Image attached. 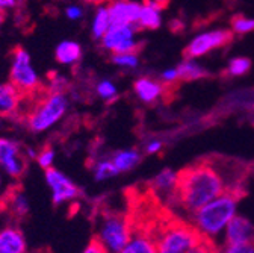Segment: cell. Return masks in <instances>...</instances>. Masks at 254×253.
<instances>
[{
	"label": "cell",
	"mask_w": 254,
	"mask_h": 253,
	"mask_svg": "<svg viewBox=\"0 0 254 253\" xmlns=\"http://www.w3.org/2000/svg\"><path fill=\"white\" fill-rule=\"evenodd\" d=\"M247 177L248 169L238 161L221 156L201 158L179 171L174 206L192 215L226 191L247 193Z\"/></svg>",
	"instance_id": "cell-1"
},
{
	"label": "cell",
	"mask_w": 254,
	"mask_h": 253,
	"mask_svg": "<svg viewBox=\"0 0 254 253\" xmlns=\"http://www.w3.org/2000/svg\"><path fill=\"white\" fill-rule=\"evenodd\" d=\"M244 196L242 191L222 193L190 215V223L203 238L216 243V238L224 235L227 225L238 214V203Z\"/></svg>",
	"instance_id": "cell-2"
},
{
	"label": "cell",
	"mask_w": 254,
	"mask_h": 253,
	"mask_svg": "<svg viewBox=\"0 0 254 253\" xmlns=\"http://www.w3.org/2000/svg\"><path fill=\"white\" fill-rule=\"evenodd\" d=\"M71 109V96L68 92L46 91L23 115V124L32 135H44L65 120Z\"/></svg>",
	"instance_id": "cell-3"
},
{
	"label": "cell",
	"mask_w": 254,
	"mask_h": 253,
	"mask_svg": "<svg viewBox=\"0 0 254 253\" xmlns=\"http://www.w3.org/2000/svg\"><path fill=\"white\" fill-rule=\"evenodd\" d=\"M133 232V218L121 211L106 209L95 218L94 240L108 253H120Z\"/></svg>",
	"instance_id": "cell-4"
},
{
	"label": "cell",
	"mask_w": 254,
	"mask_h": 253,
	"mask_svg": "<svg viewBox=\"0 0 254 253\" xmlns=\"http://www.w3.org/2000/svg\"><path fill=\"white\" fill-rule=\"evenodd\" d=\"M203 237L186 220L164 215L159 225L157 253H188Z\"/></svg>",
	"instance_id": "cell-5"
},
{
	"label": "cell",
	"mask_w": 254,
	"mask_h": 253,
	"mask_svg": "<svg viewBox=\"0 0 254 253\" xmlns=\"http://www.w3.org/2000/svg\"><path fill=\"white\" fill-rule=\"evenodd\" d=\"M8 81L21 91L23 96H34L43 86V79L32 62V56L23 46H17L11 52Z\"/></svg>",
	"instance_id": "cell-6"
},
{
	"label": "cell",
	"mask_w": 254,
	"mask_h": 253,
	"mask_svg": "<svg viewBox=\"0 0 254 253\" xmlns=\"http://www.w3.org/2000/svg\"><path fill=\"white\" fill-rule=\"evenodd\" d=\"M29 161L24 146L14 137L0 135V173L5 179L20 180L27 171Z\"/></svg>",
	"instance_id": "cell-7"
},
{
	"label": "cell",
	"mask_w": 254,
	"mask_h": 253,
	"mask_svg": "<svg viewBox=\"0 0 254 253\" xmlns=\"http://www.w3.org/2000/svg\"><path fill=\"white\" fill-rule=\"evenodd\" d=\"M44 182L50 191V200L55 206H64L77 202L82 197V189L61 169H49L44 171Z\"/></svg>",
	"instance_id": "cell-8"
},
{
	"label": "cell",
	"mask_w": 254,
	"mask_h": 253,
	"mask_svg": "<svg viewBox=\"0 0 254 253\" xmlns=\"http://www.w3.org/2000/svg\"><path fill=\"white\" fill-rule=\"evenodd\" d=\"M139 32L141 29L138 27V24H112L106 35L99 41L100 49L108 52L109 55L139 52Z\"/></svg>",
	"instance_id": "cell-9"
},
{
	"label": "cell",
	"mask_w": 254,
	"mask_h": 253,
	"mask_svg": "<svg viewBox=\"0 0 254 253\" xmlns=\"http://www.w3.org/2000/svg\"><path fill=\"white\" fill-rule=\"evenodd\" d=\"M235 34L232 29H209L204 32L195 35L192 40L188 43V46L183 50L185 58L197 59L201 58L213 50H218L221 47H226L233 41Z\"/></svg>",
	"instance_id": "cell-10"
},
{
	"label": "cell",
	"mask_w": 254,
	"mask_h": 253,
	"mask_svg": "<svg viewBox=\"0 0 254 253\" xmlns=\"http://www.w3.org/2000/svg\"><path fill=\"white\" fill-rule=\"evenodd\" d=\"M162 217L164 215H157L153 223L144 221V223L138 225L133 221L132 237L120 253H157L156 237Z\"/></svg>",
	"instance_id": "cell-11"
},
{
	"label": "cell",
	"mask_w": 254,
	"mask_h": 253,
	"mask_svg": "<svg viewBox=\"0 0 254 253\" xmlns=\"http://www.w3.org/2000/svg\"><path fill=\"white\" fill-rule=\"evenodd\" d=\"M177 183H179V173H176L171 169H164L151 179L148 186L151 189V193L157 197V200H162L167 205L174 206Z\"/></svg>",
	"instance_id": "cell-12"
},
{
	"label": "cell",
	"mask_w": 254,
	"mask_h": 253,
	"mask_svg": "<svg viewBox=\"0 0 254 253\" xmlns=\"http://www.w3.org/2000/svg\"><path fill=\"white\" fill-rule=\"evenodd\" d=\"M106 5L112 24H138L142 2H138V0H109Z\"/></svg>",
	"instance_id": "cell-13"
},
{
	"label": "cell",
	"mask_w": 254,
	"mask_h": 253,
	"mask_svg": "<svg viewBox=\"0 0 254 253\" xmlns=\"http://www.w3.org/2000/svg\"><path fill=\"white\" fill-rule=\"evenodd\" d=\"M21 91L9 81H0V115L6 118H21Z\"/></svg>",
	"instance_id": "cell-14"
},
{
	"label": "cell",
	"mask_w": 254,
	"mask_h": 253,
	"mask_svg": "<svg viewBox=\"0 0 254 253\" xmlns=\"http://www.w3.org/2000/svg\"><path fill=\"white\" fill-rule=\"evenodd\" d=\"M29 244L23 229L11 221L0 226V253H27Z\"/></svg>",
	"instance_id": "cell-15"
},
{
	"label": "cell",
	"mask_w": 254,
	"mask_h": 253,
	"mask_svg": "<svg viewBox=\"0 0 254 253\" xmlns=\"http://www.w3.org/2000/svg\"><path fill=\"white\" fill-rule=\"evenodd\" d=\"M53 56L58 66L62 67H76L83 59V47L76 40H61L53 50Z\"/></svg>",
	"instance_id": "cell-16"
},
{
	"label": "cell",
	"mask_w": 254,
	"mask_h": 253,
	"mask_svg": "<svg viewBox=\"0 0 254 253\" xmlns=\"http://www.w3.org/2000/svg\"><path fill=\"white\" fill-rule=\"evenodd\" d=\"M254 238V223L245 215L236 214L224 231V246L238 244Z\"/></svg>",
	"instance_id": "cell-17"
},
{
	"label": "cell",
	"mask_w": 254,
	"mask_h": 253,
	"mask_svg": "<svg viewBox=\"0 0 254 253\" xmlns=\"http://www.w3.org/2000/svg\"><path fill=\"white\" fill-rule=\"evenodd\" d=\"M133 94L139 102L145 105H153L162 97L164 85L159 82V79H154L151 76H141L133 82Z\"/></svg>",
	"instance_id": "cell-18"
},
{
	"label": "cell",
	"mask_w": 254,
	"mask_h": 253,
	"mask_svg": "<svg viewBox=\"0 0 254 253\" xmlns=\"http://www.w3.org/2000/svg\"><path fill=\"white\" fill-rule=\"evenodd\" d=\"M3 206L12 220H23L30 214V200L26 191L14 188L3 196Z\"/></svg>",
	"instance_id": "cell-19"
},
{
	"label": "cell",
	"mask_w": 254,
	"mask_h": 253,
	"mask_svg": "<svg viewBox=\"0 0 254 253\" xmlns=\"http://www.w3.org/2000/svg\"><path fill=\"white\" fill-rule=\"evenodd\" d=\"M112 21H111V15L108 11V5L106 3H100L95 5L91 20H89V37L94 41H100L106 32L111 29Z\"/></svg>",
	"instance_id": "cell-20"
},
{
	"label": "cell",
	"mask_w": 254,
	"mask_h": 253,
	"mask_svg": "<svg viewBox=\"0 0 254 253\" xmlns=\"http://www.w3.org/2000/svg\"><path fill=\"white\" fill-rule=\"evenodd\" d=\"M164 6L153 2V0H144L141 15L138 20V27L141 30H156L162 24V12Z\"/></svg>",
	"instance_id": "cell-21"
},
{
	"label": "cell",
	"mask_w": 254,
	"mask_h": 253,
	"mask_svg": "<svg viewBox=\"0 0 254 253\" xmlns=\"http://www.w3.org/2000/svg\"><path fill=\"white\" fill-rule=\"evenodd\" d=\"M109 156L120 174L135 170L142 161V153L138 149H120L112 152Z\"/></svg>",
	"instance_id": "cell-22"
},
{
	"label": "cell",
	"mask_w": 254,
	"mask_h": 253,
	"mask_svg": "<svg viewBox=\"0 0 254 253\" xmlns=\"http://www.w3.org/2000/svg\"><path fill=\"white\" fill-rule=\"evenodd\" d=\"M89 171L92 174V179L95 182H106L120 173L117 171L114 163L111 161V156H95L94 160L89 163Z\"/></svg>",
	"instance_id": "cell-23"
},
{
	"label": "cell",
	"mask_w": 254,
	"mask_h": 253,
	"mask_svg": "<svg viewBox=\"0 0 254 253\" xmlns=\"http://www.w3.org/2000/svg\"><path fill=\"white\" fill-rule=\"evenodd\" d=\"M177 70L182 82L198 81L209 76V70L204 66H201L197 59H190V58H185L180 64H177Z\"/></svg>",
	"instance_id": "cell-24"
},
{
	"label": "cell",
	"mask_w": 254,
	"mask_h": 253,
	"mask_svg": "<svg viewBox=\"0 0 254 253\" xmlns=\"http://www.w3.org/2000/svg\"><path fill=\"white\" fill-rule=\"evenodd\" d=\"M94 94L99 100H102L106 105L114 103L120 97V89L117 86V82L112 78H99L92 85Z\"/></svg>",
	"instance_id": "cell-25"
},
{
	"label": "cell",
	"mask_w": 254,
	"mask_h": 253,
	"mask_svg": "<svg viewBox=\"0 0 254 253\" xmlns=\"http://www.w3.org/2000/svg\"><path fill=\"white\" fill-rule=\"evenodd\" d=\"M109 62L121 72H135L141 66V56L139 52L117 53L109 56Z\"/></svg>",
	"instance_id": "cell-26"
},
{
	"label": "cell",
	"mask_w": 254,
	"mask_h": 253,
	"mask_svg": "<svg viewBox=\"0 0 254 253\" xmlns=\"http://www.w3.org/2000/svg\"><path fill=\"white\" fill-rule=\"evenodd\" d=\"M253 67V62L248 56H235L229 61L226 67V73L230 78H241L247 75Z\"/></svg>",
	"instance_id": "cell-27"
},
{
	"label": "cell",
	"mask_w": 254,
	"mask_h": 253,
	"mask_svg": "<svg viewBox=\"0 0 254 253\" xmlns=\"http://www.w3.org/2000/svg\"><path fill=\"white\" fill-rule=\"evenodd\" d=\"M62 14L71 23H80L86 17V6L79 0H70L62 8Z\"/></svg>",
	"instance_id": "cell-28"
},
{
	"label": "cell",
	"mask_w": 254,
	"mask_h": 253,
	"mask_svg": "<svg viewBox=\"0 0 254 253\" xmlns=\"http://www.w3.org/2000/svg\"><path fill=\"white\" fill-rule=\"evenodd\" d=\"M46 91H50V92H68L70 94L71 92V82L65 75L53 72L49 76Z\"/></svg>",
	"instance_id": "cell-29"
},
{
	"label": "cell",
	"mask_w": 254,
	"mask_h": 253,
	"mask_svg": "<svg viewBox=\"0 0 254 253\" xmlns=\"http://www.w3.org/2000/svg\"><path fill=\"white\" fill-rule=\"evenodd\" d=\"M56 156H58L56 149H55L52 144H47V146H44V147L38 149V155H37L35 163L38 164V167H40V169H43V170L46 171V170H49V169H53V167H55Z\"/></svg>",
	"instance_id": "cell-30"
},
{
	"label": "cell",
	"mask_w": 254,
	"mask_h": 253,
	"mask_svg": "<svg viewBox=\"0 0 254 253\" xmlns=\"http://www.w3.org/2000/svg\"><path fill=\"white\" fill-rule=\"evenodd\" d=\"M232 32L236 35H247L250 32H254V18L238 14L230 20Z\"/></svg>",
	"instance_id": "cell-31"
},
{
	"label": "cell",
	"mask_w": 254,
	"mask_h": 253,
	"mask_svg": "<svg viewBox=\"0 0 254 253\" xmlns=\"http://www.w3.org/2000/svg\"><path fill=\"white\" fill-rule=\"evenodd\" d=\"M219 253H254V238L238 244H226L221 247Z\"/></svg>",
	"instance_id": "cell-32"
},
{
	"label": "cell",
	"mask_w": 254,
	"mask_h": 253,
	"mask_svg": "<svg viewBox=\"0 0 254 253\" xmlns=\"http://www.w3.org/2000/svg\"><path fill=\"white\" fill-rule=\"evenodd\" d=\"M219 250H221V247H218V244L215 241L201 238L188 253H219Z\"/></svg>",
	"instance_id": "cell-33"
},
{
	"label": "cell",
	"mask_w": 254,
	"mask_h": 253,
	"mask_svg": "<svg viewBox=\"0 0 254 253\" xmlns=\"http://www.w3.org/2000/svg\"><path fill=\"white\" fill-rule=\"evenodd\" d=\"M159 82H161L164 86H167V85H173V84H177V82H180V76H179L177 66H176V67H168V69H164L161 73H159Z\"/></svg>",
	"instance_id": "cell-34"
},
{
	"label": "cell",
	"mask_w": 254,
	"mask_h": 253,
	"mask_svg": "<svg viewBox=\"0 0 254 253\" xmlns=\"http://www.w3.org/2000/svg\"><path fill=\"white\" fill-rule=\"evenodd\" d=\"M23 5V0H0V12H17Z\"/></svg>",
	"instance_id": "cell-35"
},
{
	"label": "cell",
	"mask_w": 254,
	"mask_h": 253,
	"mask_svg": "<svg viewBox=\"0 0 254 253\" xmlns=\"http://www.w3.org/2000/svg\"><path fill=\"white\" fill-rule=\"evenodd\" d=\"M162 149H164V141L157 138H151L144 144V152L147 155H157L162 152Z\"/></svg>",
	"instance_id": "cell-36"
},
{
	"label": "cell",
	"mask_w": 254,
	"mask_h": 253,
	"mask_svg": "<svg viewBox=\"0 0 254 253\" xmlns=\"http://www.w3.org/2000/svg\"><path fill=\"white\" fill-rule=\"evenodd\" d=\"M80 253H108L105 250V247L99 243V241H95V240H91L83 249Z\"/></svg>",
	"instance_id": "cell-37"
},
{
	"label": "cell",
	"mask_w": 254,
	"mask_h": 253,
	"mask_svg": "<svg viewBox=\"0 0 254 253\" xmlns=\"http://www.w3.org/2000/svg\"><path fill=\"white\" fill-rule=\"evenodd\" d=\"M38 155V149L35 146L24 144V156L27 158V161H35Z\"/></svg>",
	"instance_id": "cell-38"
},
{
	"label": "cell",
	"mask_w": 254,
	"mask_h": 253,
	"mask_svg": "<svg viewBox=\"0 0 254 253\" xmlns=\"http://www.w3.org/2000/svg\"><path fill=\"white\" fill-rule=\"evenodd\" d=\"M82 3H88V5H100V3H108L109 0H79Z\"/></svg>",
	"instance_id": "cell-39"
},
{
	"label": "cell",
	"mask_w": 254,
	"mask_h": 253,
	"mask_svg": "<svg viewBox=\"0 0 254 253\" xmlns=\"http://www.w3.org/2000/svg\"><path fill=\"white\" fill-rule=\"evenodd\" d=\"M3 189H5V177L0 173V200L3 199Z\"/></svg>",
	"instance_id": "cell-40"
},
{
	"label": "cell",
	"mask_w": 254,
	"mask_h": 253,
	"mask_svg": "<svg viewBox=\"0 0 254 253\" xmlns=\"http://www.w3.org/2000/svg\"><path fill=\"white\" fill-rule=\"evenodd\" d=\"M153 2H156V3H159V5H161V6L167 8V6L170 5V2H171V0H153Z\"/></svg>",
	"instance_id": "cell-41"
},
{
	"label": "cell",
	"mask_w": 254,
	"mask_h": 253,
	"mask_svg": "<svg viewBox=\"0 0 254 253\" xmlns=\"http://www.w3.org/2000/svg\"><path fill=\"white\" fill-rule=\"evenodd\" d=\"M5 20H6V14L0 12V27H2V26L5 24Z\"/></svg>",
	"instance_id": "cell-42"
}]
</instances>
